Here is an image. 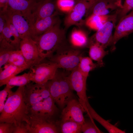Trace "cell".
<instances>
[{"label": "cell", "mask_w": 133, "mask_h": 133, "mask_svg": "<svg viewBox=\"0 0 133 133\" xmlns=\"http://www.w3.org/2000/svg\"><path fill=\"white\" fill-rule=\"evenodd\" d=\"M70 42L72 46L76 48H82L88 44V40L86 33L82 31L74 29L71 34Z\"/></svg>", "instance_id": "23"}, {"label": "cell", "mask_w": 133, "mask_h": 133, "mask_svg": "<svg viewBox=\"0 0 133 133\" xmlns=\"http://www.w3.org/2000/svg\"><path fill=\"white\" fill-rule=\"evenodd\" d=\"M60 23V21L46 32L33 38L43 59L51 57L59 48L66 44V30L61 28Z\"/></svg>", "instance_id": "2"}, {"label": "cell", "mask_w": 133, "mask_h": 133, "mask_svg": "<svg viewBox=\"0 0 133 133\" xmlns=\"http://www.w3.org/2000/svg\"><path fill=\"white\" fill-rule=\"evenodd\" d=\"M98 0H89V1L90 3L91 6V7Z\"/></svg>", "instance_id": "38"}, {"label": "cell", "mask_w": 133, "mask_h": 133, "mask_svg": "<svg viewBox=\"0 0 133 133\" xmlns=\"http://www.w3.org/2000/svg\"><path fill=\"white\" fill-rule=\"evenodd\" d=\"M20 49L29 68L43 59L39 55L36 42L31 37L21 39Z\"/></svg>", "instance_id": "12"}, {"label": "cell", "mask_w": 133, "mask_h": 133, "mask_svg": "<svg viewBox=\"0 0 133 133\" xmlns=\"http://www.w3.org/2000/svg\"><path fill=\"white\" fill-rule=\"evenodd\" d=\"M45 59L30 68L32 82L40 84L46 83L53 78L57 70L59 68L56 63L49 60L48 61H44Z\"/></svg>", "instance_id": "5"}, {"label": "cell", "mask_w": 133, "mask_h": 133, "mask_svg": "<svg viewBox=\"0 0 133 133\" xmlns=\"http://www.w3.org/2000/svg\"><path fill=\"white\" fill-rule=\"evenodd\" d=\"M86 113L89 117L94 119L103 126L110 133H125V132L111 123L100 116L91 106L89 103L86 105Z\"/></svg>", "instance_id": "20"}, {"label": "cell", "mask_w": 133, "mask_h": 133, "mask_svg": "<svg viewBox=\"0 0 133 133\" xmlns=\"http://www.w3.org/2000/svg\"><path fill=\"white\" fill-rule=\"evenodd\" d=\"M38 0V1H40V0Z\"/></svg>", "instance_id": "40"}, {"label": "cell", "mask_w": 133, "mask_h": 133, "mask_svg": "<svg viewBox=\"0 0 133 133\" xmlns=\"http://www.w3.org/2000/svg\"><path fill=\"white\" fill-rule=\"evenodd\" d=\"M89 57L92 60L97 62L99 66H103V59L108 53V51L99 44L95 43L89 44Z\"/></svg>", "instance_id": "21"}, {"label": "cell", "mask_w": 133, "mask_h": 133, "mask_svg": "<svg viewBox=\"0 0 133 133\" xmlns=\"http://www.w3.org/2000/svg\"><path fill=\"white\" fill-rule=\"evenodd\" d=\"M10 0H0V11H4L7 8V4Z\"/></svg>", "instance_id": "37"}, {"label": "cell", "mask_w": 133, "mask_h": 133, "mask_svg": "<svg viewBox=\"0 0 133 133\" xmlns=\"http://www.w3.org/2000/svg\"><path fill=\"white\" fill-rule=\"evenodd\" d=\"M91 6L89 1H83L75 3L71 11L67 13L64 20L65 30L66 31L72 26H82L84 23L83 19Z\"/></svg>", "instance_id": "11"}, {"label": "cell", "mask_w": 133, "mask_h": 133, "mask_svg": "<svg viewBox=\"0 0 133 133\" xmlns=\"http://www.w3.org/2000/svg\"><path fill=\"white\" fill-rule=\"evenodd\" d=\"M122 6L120 0H98L94 4L90 10L92 14L100 15H108L111 11L120 10Z\"/></svg>", "instance_id": "19"}, {"label": "cell", "mask_w": 133, "mask_h": 133, "mask_svg": "<svg viewBox=\"0 0 133 133\" xmlns=\"http://www.w3.org/2000/svg\"><path fill=\"white\" fill-rule=\"evenodd\" d=\"M71 71L67 78L71 87L75 91L79 97V101L84 107L86 112L87 105L89 103L86 93L87 78L79 71L78 66Z\"/></svg>", "instance_id": "8"}, {"label": "cell", "mask_w": 133, "mask_h": 133, "mask_svg": "<svg viewBox=\"0 0 133 133\" xmlns=\"http://www.w3.org/2000/svg\"><path fill=\"white\" fill-rule=\"evenodd\" d=\"M56 1V0L38 1L32 12L33 24L35 21L50 16L57 11Z\"/></svg>", "instance_id": "15"}, {"label": "cell", "mask_w": 133, "mask_h": 133, "mask_svg": "<svg viewBox=\"0 0 133 133\" xmlns=\"http://www.w3.org/2000/svg\"><path fill=\"white\" fill-rule=\"evenodd\" d=\"M13 87L6 85V86L0 92V113L2 111L9 93Z\"/></svg>", "instance_id": "31"}, {"label": "cell", "mask_w": 133, "mask_h": 133, "mask_svg": "<svg viewBox=\"0 0 133 133\" xmlns=\"http://www.w3.org/2000/svg\"><path fill=\"white\" fill-rule=\"evenodd\" d=\"M28 126L29 133H59L56 122L38 113L28 114Z\"/></svg>", "instance_id": "6"}, {"label": "cell", "mask_w": 133, "mask_h": 133, "mask_svg": "<svg viewBox=\"0 0 133 133\" xmlns=\"http://www.w3.org/2000/svg\"><path fill=\"white\" fill-rule=\"evenodd\" d=\"M6 23V18L5 15L3 12L0 11V34L2 33Z\"/></svg>", "instance_id": "36"}, {"label": "cell", "mask_w": 133, "mask_h": 133, "mask_svg": "<svg viewBox=\"0 0 133 133\" xmlns=\"http://www.w3.org/2000/svg\"><path fill=\"white\" fill-rule=\"evenodd\" d=\"M50 95L48 98L32 105L28 106L29 113H38L55 121L54 117L57 109Z\"/></svg>", "instance_id": "14"}, {"label": "cell", "mask_w": 133, "mask_h": 133, "mask_svg": "<svg viewBox=\"0 0 133 133\" xmlns=\"http://www.w3.org/2000/svg\"><path fill=\"white\" fill-rule=\"evenodd\" d=\"M133 32V10L121 18L116 26L111 45L114 46L120 39Z\"/></svg>", "instance_id": "16"}, {"label": "cell", "mask_w": 133, "mask_h": 133, "mask_svg": "<svg viewBox=\"0 0 133 133\" xmlns=\"http://www.w3.org/2000/svg\"><path fill=\"white\" fill-rule=\"evenodd\" d=\"M99 66L97 63H94L93 62L92 60L89 57L82 56L80 58L78 68L82 74L87 78L89 72Z\"/></svg>", "instance_id": "25"}, {"label": "cell", "mask_w": 133, "mask_h": 133, "mask_svg": "<svg viewBox=\"0 0 133 133\" xmlns=\"http://www.w3.org/2000/svg\"><path fill=\"white\" fill-rule=\"evenodd\" d=\"M57 9L62 12L68 13L75 4L74 0H56Z\"/></svg>", "instance_id": "30"}, {"label": "cell", "mask_w": 133, "mask_h": 133, "mask_svg": "<svg viewBox=\"0 0 133 133\" xmlns=\"http://www.w3.org/2000/svg\"><path fill=\"white\" fill-rule=\"evenodd\" d=\"M38 1V0H10L7 8L20 12L32 26V11Z\"/></svg>", "instance_id": "17"}, {"label": "cell", "mask_w": 133, "mask_h": 133, "mask_svg": "<svg viewBox=\"0 0 133 133\" xmlns=\"http://www.w3.org/2000/svg\"><path fill=\"white\" fill-rule=\"evenodd\" d=\"M75 1V3L81 1H89V0H74Z\"/></svg>", "instance_id": "39"}, {"label": "cell", "mask_w": 133, "mask_h": 133, "mask_svg": "<svg viewBox=\"0 0 133 133\" xmlns=\"http://www.w3.org/2000/svg\"><path fill=\"white\" fill-rule=\"evenodd\" d=\"M111 16L92 14L86 19L85 24L90 28L97 31L108 20Z\"/></svg>", "instance_id": "24"}, {"label": "cell", "mask_w": 133, "mask_h": 133, "mask_svg": "<svg viewBox=\"0 0 133 133\" xmlns=\"http://www.w3.org/2000/svg\"><path fill=\"white\" fill-rule=\"evenodd\" d=\"M117 14L111 15L108 20L98 30L90 40L89 43H97L105 49L111 45L113 35L112 32L116 21Z\"/></svg>", "instance_id": "10"}, {"label": "cell", "mask_w": 133, "mask_h": 133, "mask_svg": "<svg viewBox=\"0 0 133 133\" xmlns=\"http://www.w3.org/2000/svg\"><path fill=\"white\" fill-rule=\"evenodd\" d=\"M0 11L4 13L7 19L17 30L21 39L27 37L32 38L31 25L20 12L8 8Z\"/></svg>", "instance_id": "9"}, {"label": "cell", "mask_w": 133, "mask_h": 133, "mask_svg": "<svg viewBox=\"0 0 133 133\" xmlns=\"http://www.w3.org/2000/svg\"><path fill=\"white\" fill-rule=\"evenodd\" d=\"M32 79L31 74L29 71L22 75L13 77L9 80L6 85L13 87L25 86L32 82Z\"/></svg>", "instance_id": "27"}, {"label": "cell", "mask_w": 133, "mask_h": 133, "mask_svg": "<svg viewBox=\"0 0 133 133\" xmlns=\"http://www.w3.org/2000/svg\"><path fill=\"white\" fill-rule=\"evenodd\" d=\"M50 95L60 107L63 108L73 99V93L67 76L57 70L54 77L48 82Z\"/></svg>", "instance_id": "3"}, {"label": "cell", "mask_w": 133, "mask_h": 133, "mask_svg": "<svg viewBox=\"0 0 133 133\" xmlns=\"http://www.w3.org/2000/svg\"><path fill=\"white\" fill-rule=\"evenodd\" d=\"M13 133H29L28 123L23 122L19 125H15Z\"/></svg>", "instance_id": "35"}, {"label": "cell", "mask_w": 133, "mask_h": 133, "mask_svg": "<svg viewBox=\"0 0 133 133\" xmlns=\"http://www.w3.org/2000/svg\"><path fill=\"white\" fill-rule=\"evenodd\" d=\"M84 112L86 111L79 100L73 98L63 109L61 115L62 121H72L83 124L85 121Z\"/></svg>", "instance_id": "13"}, {"label": "cell", "mask_w": 133, "mask_h": 133, "mask_svg": "<svg viewBox=\"0 0 133 133\" xmlns=\"http://www.w3.org/2000/svg\"><path fill=\"white\" fill-rule=\"evenodd\" d=\"M133 10V0H125L122 8L118 12L119 17L121 18L126 15L128 12Z\"/></svg>", "instance_id": "32"}, {"label": "cell", "mask_w": 133, "mask_h": 133, "mask_svg": "<svg viewBox=\"0 0 133 133\" xmlns=\"http://www.w3.org/2000/svg\"><path fill=\"white\" fill-rule=\"evenodd\" d=\"M31 82L25 86L23 91L24 99L27 106L33 105L50 96L48 82L44 84Z\"/></svg>", "instance_id": "7"}, {"label": "cell", "mask_w": 133, "mask_h": 133, "mask_svg": "<svg viewBox=\"0 0 133 133\" xmlns=\"http://www.w3.org/2000/svg\"><path fill=\"white\" fill-rule=\"evenodd\" d=\"M0 72V86L6 85L9 80L26 69L12 64H7Z\"/></svg>", "instance_id": "22"}, {"label": "cell", "mask_w": 133, "mask_h": 133, "mask_svg": "<svg viewBox=\"0 0 133 133\" xmlns=\"http://www.w3.org/2000/svg\"><path fill=\"white\" fill-rule=\"evenodd\" d=\"M12 51L0 49V72L2 70L3 66H5L7 64Z\"/></svg>", "instance_id": "33"}, {"label": "cell", "mask_w": 133, "mask_h": 133, "mask_svg": "<svg viewBox=\"0 0 133 133\" xmlns=\"http://www.w3.org/2000/svg\"><path fill=\"white\" fill-rule=\"evenodd\" d=\"M25 86L19 87L15 92H9L2 111L0 123L9 122L19 125L23 122L28 123V106L23 97Z\"/></svg>", "instance_id": "1"}, {"label": "cell", "mask_w": 133, "mask_h": 133, "mask_svg": "<svg viewBox=\"0 0 133 133\" xmlns=\"http://www.w3.org/2000/svg\"><path fill=\"white\" fill-rule=\"evenodd\" d=\"M7 64L13 65L26 69L29 68L20 50L12 51L6 65Z\"/></svg>", "instance_id": "26"}, {"label": "cell", "mask_w": 133, "mask_h": 133, "mask_svg": "<svg viewBox=\"0 0 133 133\" xmlns=\"http://www.w3.org/2000/svg\"><path fill=\"white\" fill-rule=\"evenodd\" d=\"M49 59L57 64L59 68L71 71L78 67L82 56L81 51L65 44L61 47Z\"/></svg>", "instance_id": "4"}, {"label": "cell", "mask_w": 133, "mask_h": 133, "mask_svg": "<svg viewBox=\"0 0 133 133\" xmlns=\"http://www.w3.org/2000/svg\"><path fill=\"white\" fill-rule=\"evenodd\" d=\"M57 11L51 16L35 22L31 28L32 38L46 32L60 20Z\"/></svg>", "instance_id": "18"}, {"label": "cell", "mask_w": 133, "mask_h": 133, "mask_svg": "<svg viewBox=\"0 0 133 133\" xmlns=\"http://www.w3.org/2000/svg\"><path fill=\"white\" fill-rule=\"evenodd\" d=\"M82 124L70 121H62L61 130L63 133H80L82 132Z\"/></svg>", "instance_id": "28"}, {"label": "cell", "mask_w": 133, "mask_h": 133, "mask_svg": "<svg viewBox=\"0 0 133 133\" xmlns=\"http://www.w3.org/2000/svg\"><path fill=\"white\" fill-rule=\"evenodd\" d=\"M89 117L88 119H85L84 122L82 126V132L83 133H103L96 126L93 120V119L91 117Z\"/></svg>", "instance_id": "29"}, {"label": "cell", "mask_w": 133, "mask_h": 133, "mask_svg": "<svg viewBox=\"0 0 133 133\" xmlns=\"http://www.w3.org/2000/svg\"><path fill=\"white\" fill-rule=\"evenodd\" d=\"M15 125L9 122L0 123V133H13Z\"/></svg>", "instance_id": "34"}]
</instances>
